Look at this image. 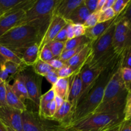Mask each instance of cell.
<instances>
[{"label":"cell","instance_id":"obj_1","mask_svg":"<svg viewBox=\"0 0 131 131\" xmlns=\"http://www.w3.org/2000/svg\"><path fill=\"white\" fill-rule=\"evenodd\" d=\"M52 16L47 15L14 27L0 37V45L11 50L20 59L28 47L35 43L39 47Z\"/></svg>","mask_w":131,"mask_h":131},{"label":"cell","instance_id":"obj_2","mask_svg":"<svg viewBox=\"0 0 131 131\" xmlns=\"http://www.w3.org/2000/svg\"><path fill=\"white\" fill-rule=\"evenodd\" d=\"M120 65L121 55H118L101 73L93 86L88 91L81 101L77 105L70 116L69 124L67 125L74 124L94 113L95 110L102 101L107 83Z\"/></svg>","mask_w":131,"mask_h":131},{"label":"cell","instance_id":"obj_3","mask_svg":"<svg viewBox=\"0 0 131 131\" xmlns=\"http://www.w3.org/2000/svg\"><path fill=\"white\" fill-rule=\"evenodd\" d=\"M129 92H131L127 90L122 79L120 65L107 83L102 101L94 113L124 115Z\"/></svg>","mask_w":131,"mask_h":131},{"label":"cell","instance_id":"obj_4","mask_svg":"<svg viewBox=\"0 0 131 131\" xmlns=\"http://www.w3.org/2000/svg\"><path fill=\"white\" fill-rule=\"evenodd\" d=\"M124 115L93 113L71 125L61 127L68 131H110L118 127Z\"/></svg>","mask_w":131,"mask_h":131},{"label":"cell","instance_id":"obj_5","mask_svg":"<svg viewBox=\"0 0 131 131\" xmlns=\"http://www.w3.org/2000/svg\"><path fill=\"white\" fill-rule=\"evenodd\" d=\"M118 54L115 53L113 48H111L106 54L99 59L91 66L84 65L81 70V78L82 83V90L78 104L87 94L88 91L93 86L101 73L107 67ZM77 104V105H78Z\"/></svg>","mask_w":131,"mask_h":131},{"label":"cell","instance_id":"obj_6","mask_svg":"<svg viewBox=\"0 0 131 131\" xmlns=\"http://www.w3.org/2000/svg\"><path fill=\"white\" fill-rule=\"evenodd\" d=\"M130 6V4H129L121 14L116 15L113 23L110 26V28L95 42L92 43V51L84 65H87V66L92 65L112 48L113 38V35L115 33L116 23L126 13Z\"/></svg>","mask_w":131,"mask_h":131},{"label":"cell","instance_id":"obj_7","mask_svg":"<svg viewBox=\"0 0 131 131\" xmlns=\"http://www.w3.org/2000/svg\"><path fill=\"white\" fill-rule=\"evenodd\" d=\"M21 118L23 131H58L61 128L60 123L42 118L38 112L28 109L22 112Z\"/></svg>","mask_w":131,"mask_h":131},{"label":"cell","instance_id":"obj_8","mask_svg":"<svg viewBox=\"0 0 131 131\" xmlns=\"http://www.w3.org/2000/svg\"><path fill=\"white\" fill-rule=\"evenodd\" d=\"M24 84L28 95V99L38 107L42 96V82L43 77L36 74L32 67L24 68L21 70Z\"/></svg>","mask_w":131,"mask_h":131},{"label":"cell","instance_id":"obj_9","mask_svg":"<svg viewBox=\"0 0 131 131\" xmlns=\"http://www.w3.org/2000/svg\"><path fill=\"white\" fill-rule=\"evenodd\" d=\"M59 1L60 0H37L34 5L26 12L24 17L16 26L47 15H52L54 10Z\"/></svg>","mask_w":131,"mask_h":131},{"label":"cell","instance_id":"obj_10","mask_svg":"<svg viewBox=\"0 0 131 131\" xmlns=\"http://www.w3.org/2000/svg\"><path fill=\"white\" fill-rule=\"evenodd\" d=\"M23 111L8 106L0 107V120L7 127L16 131H23L21 115Z\"/></svg>","mask_w":131,"mask_h":131},{"label":"cell","instance_id":"obj_11","mask_svg":"<svg viewBox=\"0 0 131 131\" xmlns=\"http://www.w3.org/2000/svg\"><path fill=\"white\" fill-rule=\"evenodd\" d=\"M68 24V21L58 15H52L51 22L48 26L47 30L43 35V38L39 45V52L45 46L52 41L56 37L58 33L61 31V29L66 26Z\"/></svg>","mask_w":131,"mask_h":131},{"label":"cell","instance_id":"obj_12","mask_svg":"<svg viewBox=\"0 0 131 131\" xmlns=\"http://www.w3.org/2000/svg\"><path fill=\"white\" fill-rule=\"evenodd\" d=\"M81 70L74 72L70 78H69L68 92L65 101H69L73 106V111L76 107L79 101L82 90Z\"/></svg>","mask_w":131,"mask_h":131},{"label":"cell","instance_id":"obj_13","mask_svg":"<svg viewBox=\"0 0 131 131\" xmlns=\"http://www.w3.org/2000/svg\"><path fill=\"white\" fill-rule=\"evenodd\" d=\"M26 12L18 10L14 12H7L0 16V37L15 27L24 17Z\"/></svg>","mask_w":131,"mask_h":131},{"label":"cell","instance_id":"obj_14","mask_svg":"<svg viewBox=\"0 0 131 131\" xmlns=\"http://www.w3.org/2000/svg\"><path fill=\"white\" fill-rule=\"evenodd\" d=\"M92 47V42L86 43L79 52H77L70 60L65 62V65L72 68L74 72L81 69L85 65L86 61L90 54Z\"/></svg>","mask_w":131,"mask_h":131},{"label":"cell","instance_id":"obj_15","mask_svg":"<svg viewBox=\"0 0 131 131\" xmlns=\"http://www.w3.org/2000/svg\"><path fill=\"white\" fill-rule=\"evenodd\" d=\"M84 0H60L52 15H58L67 20L71 13L81 5Z\"/></svg>","mask_w":131,"mask_h":131},{"label":"cell","instance_id":"obj_16","mask_svg":"<svg viewBox=\"0 0 131 131\" xmlns=\"http://www.w3.org/2000/svg\"><path fill=\"white\" fill-rule=\"evenodd\" d=\"M72 112L73 106L72 104L69 101H65L61 107L52 116L51 120L60 123L61 127H64L69 124Z\"/></svg>","mask_w":131,"mask_h":131},{"label":"cell","instance_id":"obj_17","mask_svg":"<svg viewBox=\"0 0 131 131\" xmlns=\"http://www.w3.org/2000/svg\"><path fill=\"white\" fill-rule=\"evenodd\" d=\"M55 93L52 88L45 94L42 95L40 99L39 106H38V115L42 118L50 119L49 107L51 102L54 100Z\"/></svg>","mask_w":131,"mask_h":131},{"label":"cell","instance_id":"obj_18","mask_svg":"<svg viewBox=\"0 0 131 131\" xmlns=\"http://www.w3.org/2000/svg\"><path fill=\"white\" fill-rule=\"evenodd\" d=\"M115 19V17L107 21L99 23L92 28H87L86 30L85 36L92 43H93L110 28V26L113 23Z\"/></svg>","mask_w":131,"mask_h":131},{"label":"cell","instance_id":"obj_19","mask_svg":"<svg viewBox=\"0 0 131 131\" xmlns=\"http://www.w3.org/2000/svg\"><path fill=\"white\" fill-rule=\"evenodd\" d=\"M14 83L11 85V88L14 94L23 103L25 102L26 100L28 99V93L24 84V78L21 71L18 73L14 78ZM29 100V99H28Z\"/></svg>","mask_w":131,"mask_h":131},{"label":"cell","instance_id":"obj_20","mask_svg":"<svg viewBox=\"0 0 131 131\" xmlns=\"http://www.w3.org/2000/svg\"><path fill=\"white\" fill-rule=\"evenodd\" d=\"M131 35H124L115 31L112 42V47L115 53L121 55L123 51L130 44Z\"/></svg>","mask_w":131,"mask_h":131},{"label":"cell","instance_id":"obj_21","mask_svg":"<svg viewBox=\"0 0 131 131\" xmlns=\"http://www.w3.org/2000/svg\"><path fill=\"white\" fill-rule=\"evenodd\" d=\"M90 13L88 11V9L86 8V6H84V1H83V3L79 5V6H78L71 13L70 16L67 19V20L69 23H72L73 24H83L88 18V17L90 15Z\"/></svg>","mask_w":131,"mask_h":131},{"label":"cell","instance_id":"obj_22","mask_svg":"<svg viewBox=\"0 0 131 131\" xmlns=\"http://www.w3.org/2000/svg\"><path fill=\"white\" fill-rule=\"evenodd\" d=\"M5 87H6V101L7 106L21 111L26 110L27 106L14 94L11 88V84L8 82H5Z\"/></svg>","mask_w":131,"mask_h":131},{"label":"cell","instance_id":"obj_23","mask_svg":"<svg viewBox=\"0 0 131 131\" xmlns=\"http://www.w3.org/2000/svg\"><path fill=\"white\" fill-rule=\"evenodd\" d=\"M39 48L38 45L35 43L26 49L20 57L23 63L28 67H32L38 59Z\"/></svg>","mask_w":131,"mask_h":131},{"label":"cell","instance_id":"obj_24","mask_svg":"<svg viewBox=\"0 0 131 131\" xmlns=\"http://www.w3.org/2000/svg\"><path fill=\"white\" fill-rule=\"evenodd\" d=\"M69 78H59L56 83L52 86L55 95L62 98L65 101L68 92Z\"/></svg>","mask_w":131,"mask_h":131},{"label":"cell","instance_id":"obj_25","mask_svg":"<svg viewBox=\"0 0 131 131\" xmlns=\"http://www.w3.org/2000/svg\"><path fill=\"white\" fill-rule=\"evenodd\" d=\"M35 72L42 77H44L47 74L52 70H54L53 68L51 67L48 63L44 62L40 59H38L35 63L32 66Z\"/></svg>","mask_w":131,"mask_h":131},{"label":"cell","instance_id":"obj_26","mask_svg":"<svg viewBox=\"0 0 131 131\" xmlns=\"http://www.w3.org/2000/svg\"><path fill=\"white\" fill-rule=\"evenodd\" d=\"M90 42V41L89 40V39L85 35L81 36V37H74V38H72V39L68 40L65 42L63 51L76 48V47L83 46V45H84L85 43Z\"/></svg>","mask_w":131,"mask_h":131},{"label":"cell","instance_id":"obj_27","mask_svg":"<svg viewBox=\"0 0 131 131\" xmlns=\"http://www.w3.org/2000/svg\"><path fill=\"white\" fill-rule=\"evenodd\" d=\"M65 42L51 41L46 46L49 48L54 58H59L63 52Z\"/></svg>","mask_w":131,"mask_h":131},{"label":"cell","instance_id":"obj_28","mask_svg":"<svg viewBox=\"0 0 131 131\" xmlns=\"http://www.w3.org/2000/svg\"><path fill=\"white\" fill-rule=\"evenodd\" d=\"M0 54L3 56H4L5 58L10 60V61L19 64V65L23 64L21 60L14 52H13L11 50L8 49L7 47H5L3 46H1V45H0Z\"/></svg>","mask_w":131,"mask_h":131},{"label":"cell","instance_id":"obj_29","mask_svg":"<svg viewBox=\"0 0 131 131\" xmlns=\"http://www.w3.org/2000/svg\"><path fill=\"white\" fill-rule=\"evenodd\" d=\"M23 0H0V10L3 14L12 12Z\"/></svg>","mask_w":131,"mask_h":131},{"label":"cell","instance_id":"obj_30","mask_svg":"<svg viewBox=\"0 0 131 131\" xmlns=\"http://www.w3.org/2000/svg\"><path fill=\"white\" fill-rule=\"evenodd\" d=\"M131 58V45L128 46L121 54V67L130 68Z\"/></svg>","mask_w":131,"mask_h":131},{"label":"cell","instance_id":"obj_31","mask_svg":"<svg viewBox=\"0 0 131 131\" xmlns=\"http://www.w3.org/2000/svg\"><path fill=\"white\" fill-rule=\"evenodd\" d=\"M121 75L125 88L128 92H131V69L121 67Z\"/></svg>","mask_w":131,"mask_h":131},{"label":"cell","instance_id":"obj_32","mask_svg":"<svg viewBox=\"0 0 131 131\" xmlns=\"http://www.w3.org/2000/svg\"><path fill=\"white\" fill-rule=\"evenodd\" d=\"M130 3V0H115L112 6L115 15H117L121 14Z\"/></svg>","mask_w":131,"mask_h":131},{"label":"cell","instance_id":"obj_33","mask_svg":"<svg viewBox=\"0 0 131 131\" xmlns=\"http://www.w3.org/2000/svg\"><path fill=\"white\" fill-rule=\"evenodd\" d=\"M99 12H95L90 14L86 21L83 24V26L86 29L92 28L97 24H98L99 19Z\"/></svg>","mask_w":131,"mask_h":131},{"label":"cell","instance_id":"obj_34","mask_svg":"<svg viewBox=\"0 0 131 131\" xmlns=\"http://www.w3.org/2000/svg\"><path fill=\"white\" fill-rule=\"evenodd\" d=\"M115 16L116 15H115V12L113 11L112 8H107L103 11H101L99 12V23H102V22L111 20V19H114Z\"/></svg>","mask_w":131,"mask_h":131},{"label":"cell","instance_id":"obj_35","mask_svg":"<svg viewBox=\"0 0 131 131\" xmlns=\"http://www.w3.org/2000/svg\"><path fill=\"white\" fill-rule=\"evenodd\" d=\"M86 44V43H85ZM84 44V45H85ZM84 45H83L81 46H79V47H76V48L72 49L67 50V51H63V52L61 53V54L60 55V56L59 57V58L63 61V62H66L67 61H68L69 60H70L72 57L74 56L77 52H79L83 47H84Z\"/></svg>","mask_w":131,"mask_h":131},{"label":"cell","instance_id":"obj_36","mask_svg":"<svg viewBox=\"0 0 131 131\" xmlns=\"http://www.w3.org/2000/svg\"><path fill=\"white\" fill-rule=\"evenodd\" d=\"M54 58V57L53 54L51 52V50L49 49V48L47 46H45L39 52L38 59L44 61V62L47 63L50 60H52Z\"/></svg>","mask_w":131,"mask_h":131},{"label":"cell","instance_id":"obj_37","mask_svg":"<svg viewBox=\"0 0 131 131\" xmlns=\"http://www.w3.org/2000/svg\"><path fill=\"white\" fill-rule=\"evenodd\" d=\"M74 72H74L72 68L67 66V65H65L61 69L56 70V73H57L59 78H69Z\"/></svg>","mask_w":131,"mask_h":131},{"label":"cell","instance_id":"obj_38","mask_svg":"<svg viewBox=\"0 0 131 131\" xmlns=\"http://www.w3.org/2000/svg\"><path fill=\"white\" fill-rule=\"evenodd\" d=\"M124 120H130L131 118V92H129L127 97L126 103L124 110Z\"/></svg>","mask_w":131,"mask_h":131},{"label":"cell","instance_id":"obj_39","mask_svg":"<svg viewBox=\"0 0 131 131\" xmlns=\"http://www.w3.org/2000/svg\"><path fill=\"white\" fill-rule=\"evenodd\" d=\"M7 106L6 101V87L5 82L0 84V107Z\"/></svg>","mask_w":131,"mask_h":131},{"label":"cell","instance_id":"obj_40","mask_svg":"<svg viewBox=\"0 0 131 131\" xmlns=\"http://www.w3.org/2000/svg\"><path fill=\"white\" fill-rule=\"evenodd\" d=\"M47 63H48L49 65L51 67L53 68V69L56 70H59V69H61V68L63 67L65 65V63L63 62L59 58H54L52 60H50V61H48Z\"/></svg>","mask_w":131,"mask_h":131},{"label":"cell","instance_id":"obj_41","mask_svg":"<svg viewBox=\"0 0 131 131\" xmlns=\"http://www.w3.org/2000/svg\"><path fill=\"white\" fill-rule=\"evenodd\" d=\"M98 0H84V5L90 14L95 12L97 10Z\"/></svg>","mask_w":131,"mask_h":131},{"label":"cell","instance_id":"obj_42","mask_svg":"<svg viewBox=\"0 0 131 131\" xmlns=\"http://www.w3.org/2000/svg\"><path fill=\"white\" fill-rule=\"evenodd\" d=\"M73 26H74V37H78L85 35L86 28L83 26V24H73Z\"/></svg>","mask_w":131,"mask_h":131},{"label":"cell","instance_id":"obj_43","mask_svg":"<svg viewBox=\"0 0 131 131\" xmlns=\"http://www.w3.org/2000/svg\"><path fill=\"white\" fill-rule=\"evenodd\" d=\"M44 78L47 79L49 83L52 84V86H53L56 83L58 79H59L58 75L57 73H56V70L49 72L48 74H47L45 75Z\"/></svg>","mask_w":131,"mask_h":131},{"label":"cell","instance_id":"obj_44","mask_svg":"<svg viewBox=\"0 0 131 131\" xmlns=\"http://www.w3.org/2000/svg\"><path fill=\"white\" fill-rule=\"evenodd\" d=\"M52 41H56V42H66L67 41L66 26H65L63 29H61V31L58 33L57 35L56 36V37L54 38V40Z\"/></svg>","mask_w":131,"mask_h":131},{"label":"cell","instance_id":"obj_45","mask_svg":"<svg viewBox=\"0 0 131 131\" xmlns=\"http://www.w3.org/2000/svg\"><path fill=\"white\" fill-rule=\"evenodd\" d=\"M118 131H131L130 120H123L119 125Z\"/></svg>","mask_w":131,"mask_h":131},{"label":"cell","instance_id":"obj_46","mask_svg":"<svg viewBox=\"0 0 131 131\" xmlns=\"http://www.w3.org/2000/svg\"><path fill=\"white\" fill-rule=\"evenodd\" d=\"M66 31H67V37L68 40L72 39L74 38V26L72 23H69L66 26Z\"/></svg>","mask_w":131,"mask_h":131},{"label":"cell","instance_id":"obj_47","mask_svg":"<svg viewBox=\"0 0 131 131\" xmlns=\"http://www.w3.org/2000/svg\"><path fill=\"white\" fill-rule=\"evenodd\" d=\"M9 78V74L4 69H0V79L3 82H8Z\"/></svg>","mask_w":131,"mask_h":131},{"label":"cell","instance_id":"obj_48","mask_svg":"<svg viewBox=\"0 0 131 131\" xmlns=\"http://www.w3.org/2000/svg\"><path fill=\"white\" fill-rule=\"evenodd\" d=\"M54 101L55 104H56V110H58L60 107H61V105L63 104V102L65 101V100L61 98V97L55 95L54 99ZM57 110H56V111H57Z\"/></svg>","mask_w":131,"mask_h":131},{"label":"cell","instance_id":"obj_49","mask_svg":"<svg viewBox=\"0 0 131 131\" xmlns=\"http://www.w3.org/2000/svg\"><path fill=\"white\" fill-rule=\"evenodd\" d=\"M56 110H56V104H55L54 101L53 100V101L51 102V104H50V107H49V115H50V116H51V118H52V116L54 115L55 113L56 112Z\"/></svg>","mask_w":131,"mask_h":131},{"label":"cell","instance_id":"obj_50","mask_svg":"<svg viewBox=\"0 0 131 131\" xmlns=\"http://www.w3.org/2000/svg\"><path fill=\"white\" fill-rule=\"evenodd\" d=\"M115 1V0H106V1L104 3V5L103 6V8H102L101 11H103V10H106L107 8H112Z\"/></svg>","mask_w":131,"mask_h":131},{"label":"cell","instance_id":"obj_51","mask_svg":"<svg viewBox=\"0 0 131 131\" xmlns=\"http://www.w3.org/2000/svg\"><path fill=\"white\" fill-rule=\"evenodd\" d=\"M105 1H106V0H98L97 10H96L95 12H101L102 10L104 5Z\"/></svg>","mask_w":131,"mask_h":131},{"label":"cell","instance_id":"obj_52","mask_svg":"<svg viewBox=\"0 0 131 131\" xmlns=\"http://www.w3.org/2000/svg\"><path fill=\"white\" fill-rule=\"evenodd\" d=\"M8 60H7L6 58H5L4 56H3L2 55L0 54V69H2V68L3 67L5 63L8 61Z\"/></svg>","mask_w":131,"mask_h":131},{"label":"cell","instance_id":"obj_53","mask_svg":"<svg viewBox=\"0 0 131 131\" xmlns=\"http://www.w3.org/2000/svg\"><path fill=\"white\" fill-rule=\"evenodd\" d=\"M0 131H8L6 127L0 120Z\"/></svg>","mask_w":131,"mask_h":131},{"label":"cell","instance_id":"obj_54","mask_svg":"<svg viewBox=\"0 0 131 131\" xmlns=\"http://www.w3.org/2000/svg\"><path fill=\"white\" fill-rule=\"evenodd\" d=\"M6 128H7L8 131H16V130H14V129H11V128H10V127H6Z\"/></svg>","mask_w":131,"mask_h":131},{"label":"cell","instance_id":"obj_55","mask_svg":"<svg viewBox=\"0 0 131 131\" xmlns=\"http://www.w3.org/2000/svg\"><path fill=\"white\" fill-rule=\"evenodd\" d=\"M118 127L115 128V129H113V130H110V131H118Z\"/></svg>","mask_w":131,"mask_h":131},{"label":"cell","instance_id":"obj_56","mask_svg":"<svg viewBox=\"0 0 131 131\" xmlns=\"http://www.w3.org/2000/svg\"><path fill=\"white\" fill-rule=\"evenodd\" d=\"M58 131H68V130H65V129H62V128H60V129H59V130H58Z\"/></svg>","mask_w":131,"mask_h":131},{"label":"cell","instance_id":"obj_57","mask_svg":"<svg viewBox=\"0 0 131 131\" xmlns=\"http://www.w3.org/2000/svg\"><path fill=\"white\" fill-rule=\"evenodd\" d=\"M2 14H3V12H1V10H0V16H1V15H2Z\"/></svg>","mask_w":131,"mask_h":131},{"label":"cell","instance_id":"obj_58","mask_svg":"<svg viewBox=\"0 0 131 131\" xmlns=\"http://www.w3.org/2000/svg\"><path fill=\"white\" fill-rule=\"evenodd\" d=\"M3 81H2V80H1V79H0V84H1V83H3Z\"/></svg>","mask_w":131,"mask_h":131}]
</instances>
